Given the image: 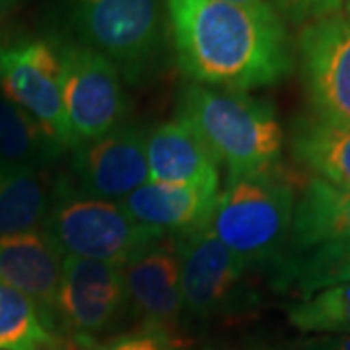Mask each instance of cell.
Masks as SVG:
<instances>
[{
	"mask_svg": "<svg viewBox=\"0 0 350 350\" xmlns=\"http://www.w3.org/2000/svg\"><path fill=\"white\" fill-rule=\"evenodd\" d=\"M181 68L197 84L247 92L292 72L286 27L271 4L165 0Z\"/></svg>",
	"mask_w": 350,
	"mask_h": 350,
	"instance_id": "6da1fadb",
	"label": "cell"
},
{
	"mask_svg": "<svg viewBox=\"0 0 350 350\" xmlns=\"http://www.w3.org/2000/svg\"><path fill=\"white\" fill-rule=\"evenodd\" d=\"M191 125L228 172V183L278 167L284 131L267 101L245 92L191 84L179 98V117Z\"/></svg>",
	"mask_w": 350,
	"mask_h": 350,
	"instance_id": "7a4b0ae2",
	"label": "cell"
},
{
	"mask_svg": "<svg viewBox=\"0 0 350 350\" xmlns=\"http://www.w3.org/2000/svg\"><path fill=\"white\" fill-rule=\"evenodd\" d=\"M294 185L278 167L228 183L204 226L245 265L276 262L290 239Z\"/></svg>",
	"mask_w": 350,
	"mask_h": 350,
	"instance_id": "3957f363",
	"label": "cell"
},
{
	"mask_svg": "<svg viewBox=\"0 0 350 350\" xmlns=\"http://www.w3.org/2000/svg\"><path fill=\"white\" fill-rule=\"evenodd\" d=\"M43 230L63 257L125 267L156 245L163 234L137 224L119 200L98 199L57 183Z\"/></svg>",
	"mask_w": 350,
	"mask_h": 350,
	"instance_id": "277c9868",
	"label": "cell"
},
{
	"mask_svg": "<svg viewBox=\"0 0 350 350\" xmlns=\"http://www.w3.org/2000/svg\"><path fill=\"white\" fill-rule=\"evenodd\" d=\"M70 18L84 45L131 82L148 72L162 47L160 0H70Z\"/></svg>",
	"mask_w": 350,
	"mask_h": 350,
	"instance_id": "5b68a950",
	"label": "cell"
},
{
	"mask_svg": "<svg viewBox=\"0 0 350 350\" xmlns=\"http://www.w3.org/2000/svg\"><path fill=\"white\" fill-rule=\"evenodd\" d=\"M57 49L61 57L63 103L72 146L111 133L126 111V98L117 66L86 45L63 43Z\"/></svg>",
	"mask_w": 350,
	"mask_h": 350,
	"instance_id": "8992f818",
	"label": "cell"
},
{
	"mask_svg": "<svg viewBox=\"0 0 350 350\" xmlns=\"http://www.w3.org/2000/svg\"><path fill=\"white\" fill-rule=\"evenodd\" d=\"M0 94L33 117L61 148L72 146L55 45L41 39L6 43L0 38Z\"/></svg>",
	"mask_w": 350,
	"mask_h": 350,
	"instance_id": "52a82bcc",
	"label": "cell"
},
{
	"mask_svg": "<svg viewBox=\"0 0 350 350\" xmlns=\"http://www.w3.org/2000/svg\"><path fill=\"white\" fill-rule=\"evenodd\" d=\"M185 312L199 319L232 313L245 301L247 265L206 228L175 239Z\"/></svg>",
	"mask_w": 350,
	"mask_h": 350,
	"instance_id": "ba28073f",
	"label": "cell"
},
{
	"mask_svg": "<svg viewBox=\"0 0 350 350\" xmlns=\"http://www.w3.org/2000/svg\"><path fill=\"white\" fill-rule=\"evenodd\" d=\"M301 78L313 119L350 125V20L338 14L313 18L298 39Z\"/></svg>",
	"mask_w": 350,
	"mask_h": 350,
	"instance_id": "9c48e42d",
	"label": "cell"
},
{
	"mask_svg": "<svg viewBox=\"0 0 350 350\" xmlns=\"http://www.w3.org/2000/svg\"><path fill=\"white\" fill-rule=\"evenodd\" d=\"M126 301L121 267L64 257L55 315L78 345L94 342L96 335L115 325Z\"/></svg>",
	"mask_w": 350,
	"mask_h": 350,
	"instance_id": "30bf717a",
	"label": "cell"
},
{
	"mask_svg": "<svg viewBox=\"0 0 350 350\" xmlns=\"http://www.w3.org/2000/svg\"><path fill=\"white\" fill-rule=\"evenodd\" d=\"M126 298L144 321V331L172 347L183 342L181 315L185 312L179 282L175 239L163 236L156 245L123 267Z\"/></svg>",
	"mask_w": 350,
	"mask_h": 350,
	"instance_id": "8fae6325",
	"label": "cell"
},
{
	"mask_svg": "<svg viewBox=\"0 0 350 350\" xmlns=\"http://www.w3.org/2000/svg\"><path fill=\"white\" fill-rule=\"evenodd\" d=\"M72 174L78 191L84 195L125 199L150 181L146 135L137 126H117L103 137L78 144Z\"/></svg>",
	"mask_w": 350,
	"mask_h": 350,
	"instance_id": "7c38bea8",
	"label": "cell"
},
{
	"mask_svg": "<svg viewBox=\"0 0 350 350\" xmlns=\"http://www.w3.org/2000/svg\"><path fill=\"white\" fill-rule=\"evenodd\" d=\"M63 253L47 232L0 238V282L22 292L53 321L63 276Z\"/></svg>",
	"mask_w": 350,
	"mask_h": 350,
	"instance_id": "4fadbf2b",
	"label": "cell"
},
{
	"mask_svg": "<svg viewBox=\"0 0 350 350\" xmlns=\"http://www.w3.org/2000/svg\"><path fill=\"white\" fill-rule=\"evenodd\" d=\"M150 181L218 189L220 163L197 131L181 119L158 125L146 135Z\"/></svg>",
	"mask_w": 350,
	"mask_h": 350,
	"instance_id": "5bb4252c",
	"label": "cell"
},
{
	"mask_svg": "<svg viewBox=\"0 0 350 350\" xmlns=\"http://www.w3.org/2000/svg\"><path fill=\"white\" fill-rule=\"evenodd\" d=\"M218 195V189L148 181L119 202L137 224L163 236H183L208 224Z\"/></svg>",
	"mask_w": 350,
	"mask_h": 350,
	"instance_id": "9a60e30c",
	"label": "cell"
},
{
	"mask_svg": "<svg viewBox=\"0 0 350 350\" xmlns=\"http://www.w3.org/2000/svg\"><path fill=\"white\" fill-rule=\"evenodd\" d=\"M342 239H350V189L313 177L294 204L290 247L304 251Z\"/></svg>",
	"mask_w": 350,
	"mask_h": 350,
	"instance_id": "2e32d148",
	"label": "cell"
},
{
	"mask_svg": "<svg viewBox=\"0 0 350 350\" xmlns=\"http://www.w3.org/2000/svg\"><path fill=\"white\" fill-rule=\"evenodd\" d=\"M55 187L43 167L0 162V238L41 230Z\"/></svg>",
	"mask_w": 350,
	"mask_h": 350,
	"instance_id": "e0dca14e",
	"label": "cell"
},
{
	"mask_svg": "<svg viewBox=\"0 0 350 350\" xmlns=\"http://www.w3.org/2000/svg\"><path fill=\"white\" fill-rule=\"evenodd\" d=\"M290 152L319 179L350 189V125L301 119L292 131Z\"/></svg>",
	"mask_w": 350,
	"mask_h": 350,
	"instance_id": "ac0fdd59",
	"label": "cell"
},
{
	"mask_svg": "<svg viewBox=\"0 0 350 350\" xmlns=\"http://www.w3.org/2000/svg\"><path fill=\"white\" fill-rule=\"evenodd\" d=\"M63 150L33 117L0 94V162L45 167Z\"/></svg>",
	"mask_w": 350,
	"mask_h": 350,
	"instance_id": "d6986e66",
	"label": "cell"
},
{
	"mask_svg": "<svg viewBox=\"0 0 350 350\" xmlns=\"http://www.w3.org/2000/svg\"><path fill=\"white\" fill-rule=\"evenodd\" d=\"M53 321L29 298L0 282V350H55Z\"/></svg>",
	"mask_w": 350,
	"mask_h": 350,
	"instance_id": "ffe728a7",
	"label": "cell"
},
{
	"mask_svg": "<svg viewBox=\"0 0 350 350\" xmlns=\"http://www.w3.org/2000/svg\"><path fill=\"white\" fill-rule=\"evenodd\" d=\"M288 321L304 333L350 335V282L323 288L288 308Z\"/></svg>",
	"mask_w": 350,
	"mask_h": 350,
	"instance_id": "44dd1931",
	"label": "cell"
},
{
	"mask_svg": "<svg viewBox=\"0 0 350 350\" xmlns=\"http://www.w3.org/2000/svg\"><path fill=\"white\" fill-rule=\"evenodd\" d=\"M88 345H90L88 350H174L170 342H165L162 337L148 333V331L123 335V337L111 338L107 342H101V345H94V342H88Z\"/></svg>",
	"mask_w": 350,
	"mask_h": 350,
	"instance_id": "7402d4cb",
	"label": "cell"
},
{
	"mask_svg": "<svg viewBox=\"0 0 350 350\" xmlns=\"http://www.w3.org/2000/svg\"><path fill=\"white\" fill-rule=\"evenodd\" d=\"M275 4L292 20L319 18L335 14L340 0H275Z\"/></svg>",
	"mask_w": 350,
	"mask_h": 350,
	"instance_id": "603a6c76",
	"label": "cell"
},
{
	"mask_svg": "<svg viewBox=\"0 0 350 350\" xmlns=\"http://www.w3.org/2000/svg\"><path fill=\"white\" fill-rule=\"evenodd\" d=\"M313 340L321 350H350V335L315 337Z\"/></svg>",
	"mask_w": 350,
	"mask_h": 350,
	"instance_id": "cb8c5ba5",
	"label": "cell"
},
{
	"mask_svg": "<svg viewBox=\"0 0 350 350\" xmlns=\"http://www.w3.org/2000/svg\"><path fill=\"white\" fill-rule=\"evenodd\" d=\"M267 350H321L313 338H306V340H294V342H284V345H275Z\"/></svg>",
	"mask_w": 350,
	"mask_h": 350,
	"instance_id": "d4e9b609",
	"label": "cell"
},
{
	"mask_svg": "<svg viewBox=\"0 0 350 350\" xmlns=\"http://www.w3.org/2000/svg\"><path fill=\"white\" fill-rule=\"evenodd\" d=\"M226 2L245 4V6H262V4H269V0H226Z\"/></svg>",
	"mask_w": 350,
	"mask_h": 350,
	"instance_id": "484cf974",
	"label": "cell"
},
{
	"mask_svg": "<svg viewBox=\"0 0 350 350\" xmlns=\"http://www.w3.org/2000/svg\"><path fill=\"white\" fill-rule=\"evenodd\" d=\"M12 4H14V0H0V12L8 10V8H10Z\"/></svg>",
	"mask_w": 350,
	"mask_h": 350,
	"instance_id": "4316f807",
	"label": "cell"
},
{
	"mask_svg": "<svg viewBox=\"0 0 350 350\" xmlns=\"http://www.w3.org/2000/svg\"><path fill=\"white\" fill-rule=\"evenodd\" d=\"M347 18L350 20V0H347Z\"/></svg>",
	"mask_w": 350,
	"mask_h": 350,
	"instance_id": "83f0119b",
	"label": "cell"
},
{
	"mask_svg": "<svg viewBox=\"0 0 350 350\" xmlns=\"http://www.w3.org/2000/svg\"><path fill=\"white\" fill-rule=\"evenodd\" d=\"M204 350H234V349H204Z\"/></svg>",
	"mask_w": 350,
	"mask_h": 350,
	"instance_id": "f1b7e54d",
	"label": "cell"
}]
</instances>
